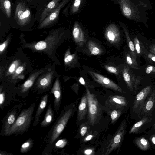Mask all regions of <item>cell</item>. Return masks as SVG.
<instances>
[{
	"label": "cell",
	"instance_id": "6da1fadb",
	"mask_svg": "<svg viewBox=\"0 0 155 155\" xmlns=\"http://www.w3.org/2000/svg\"><path fill=\"white\" fill-rule=\"evenodd\" d=\"M35 106L34 103L21 112L14 124L10 127L7 135L22 132L29 128L33 119L32 114Z\"/></svg>",
	"mask_w": 155,
	"mask_h": 155
},
{
	"label": "cell",
	"instance_id": "7a4b0ae2",
	"mask_svg": "<svg viewBox=\"0 0 155 155\" xmlns=\"http://www.w3.org/2000/svg\"><path fill=\"white\" fill-rule=\"evenodd\" d=\"M86 94L87 98L89 122L91 125L94 126L100 120L102 112V107L94 94L91 93L87 87Z\"/></svg>",
	"mask_w": 155,
	"mask_h": 155
},
{
	"label": "cell",
	"instance_id": "3957f363",
	"mask_svg": "<svg viewBox=\"0 0 155 155\" xmlns=\"http://www.w3.org/2000/svg\"><path fill=\"white\" fill-rule=\"evenodd\" d=\"M128 119V116L125 117L123 118L117 130L108 142L106 147L105 155H108L113 151L116 149L119 150L125 133Z\"/></svg>",
	"mask_w": 155,
	"mask_h": 155
},
{
	"label": "cell",
	"instance_id": "277c9868",
	"mask_svg": "<svg viewBox=\"0 0 155 155\" xmlns=\"http://www.w3.org/2000/svg\"><path fill=\"white\" fill-rule=\"evenodd\" d=\"M123 15L127 18L138 21L140 19L139 12L136 5L130 0H117Z\"/></svg>",
	"mask_w": 155,
	"mask_h": 155
},
{
	"label": "cell",
	"instance_id": "5b68a950",
	"mask_svg": "<svg viewBox=\"0 0 155 155\" xmlns=\"http://www.w3.org/2000/svg\"><path fill=\"white\" fill-rule=\"evenodd\" d=\"M73 107L67 109L60 117L53 130L50 141L53 143L58 137L65 128L73 113Z\"/></svg>",
	"mask_w": 155,
	"mask_h": 155
},
{
	"label": "cell",
	"instance_id": "8992f818",
	"mask_svg": "<svg viewBox=\"0 0 155 155\" xmlns=\"http://www.w3.org/2000/svg\"><path fill=\"white\" fill-rule=\"evenodd\" d=\"M152 86H147L143 89L135 97L133 102L132 109L138 115L141 112L145 101L151 92Z\"/></svg>",
	"mask_w": 155,
	"mask_h": 155
},
{
	"label": "cell",
	"instance_id": "52a82bcc",
	"mask_svg": "<svg viewBox=\"0 0 155 155\" xmlns=\"http://www.w3.org/2000/svg\"><path fill=\"white\" fill-rule=\"evenodd\" d=\"M122 74L127 87L130 91L137 90L141 82V78L137 76L130 70L129 66L125 65L123 69Z\"/></svg>",
	"mask_w": 155,
	"mask_h": 155
},
{
	"label": "cell",
	"instance_id": "ba28073f",
	"mask_svg": "<svg viewBox=\"0 0 155 155\" xmlns=\"http://www.w3.org/2000/svg\"><path fill=\"white\" fill-rule=\"evenodd\" d=\"M89 72L93 78L103 86L120 92L124 93L119 86L109 78L94 71H89Z\"/></svg>",
	"mask_w": 155,
	"mask_h": 155
},
{
	"label": "cell",
	"instance_id": "9c48e42d",
	"mask_svg": "<svg viewBox=\"0 0 155 155\" xmlns=\"http://www.w3.org/2000/svg\"><path fill=\"white\" fill-rule=\"evenodd\" d=\"M30 16V12L29 9L21 2L17 5L15 14V19L20 25H23L26 24Z\"/></svg>",
	"mask_w": 155,
	"mask_h": 155
},
{
	"label": "cell",
	"instance_id": "30bf717a",
	"mask_svg": "<svg viewBox=\"0 0 155 155\" xmlns=\"http://www.w3.org/2000/svg\"><path fill=\"white\" fill-rule=\"evenodd\" d=\"M105 36L107 41L112 44L119 42L120 39V32L117 26L115 24L109 25L106 28Z\"/></svg>",
	"mask_w": 155,
	"mask_h": 155
},
{
	"label": "cell",
	"instance_id": "8fae6325",
	"mask_svg": "<svg viewBox=\"0 0 155 155\" xmlns=\"http://www.w3.org/2000/svg\"><path fill=\"white\" fill-rule=\"evenodd\" d=\"M70 0H63L58 6L50 13L41 23L40 27H43L53 22L58 18L60 12Z\"/></svg>",
	"mask_w": 155,
	"mask_h": 155
},
{
	"label": "cell",
	"instance_id": "7c38bea8",
	"mask_svg": "<svg viewBox=\"0 0 155 155\" xmlns=\"http://www.w3.org/2000/svg\"><path fill=\"white\" fill-rule=\"evenodd\" d=\"M155 105V90H153L147 98L143 109L138 116L140 118L149 113Z\"/></svg>",
	"mask_w": 155,
	"mask_h": 155
},
{
	"label": "cell",
	"instance_id": "4fadbf2b",
	"mask_svg": "<svg viewBox=\"0 0 155 155\" xmlns=\"http://www.w3.org/2000/svg\"><path fill=\"white\" fill-rule=\"evenodd\" d=\"M106 103L110 105L112 108L106 104L105 105L110 107V109L107 110L108 114H110L111 119V124H114L121 114L123 110L124 107L114 104L106 101Z\"/></svg>",
	"mask_w": 155,
	"mask_h": 155
},
{
	"label": "cell",
	"instance_id": "5bb4252c",
	"mask_svg": "<svg viewBox=\"0 0 155 155\" xmlns=\"http://www.w3.org/2000/svg\"><path fill=\"white\" fill-rule=\"evenodd\" d=\"M73 36L75 42L81 46L85 41V36L83 31L77 21L74 23L72 31Z\"/></svg>",
	"mask_w": 155,
	"mask_h": 155
},
{
	"label": "cell",
	"instance_id": "9a60e30c",
	"mask_svg": "<svg viewBox=\"0 0 155 155\" xmlns=\"http://www.w3.org/2000/svg\"><path fill=\"white\" fill-rule=\"evenodd\" d=\"M88 110L87 98L86 94L81 98L78 108L77 120L80 121L84 119Z\"/></svg>",
	"mask_w": 155,
	"mask_h": 155
},
{
	"label": "cell",
	"instance_id": "2e32d148",
	"mask_svg": "<svg viewBox=\"0 0 155 155\" xmlns=\"http://www.w3.org/2000/svg\"><path fill=\"white\" fill-rule=\"evenodd\" d=\"M48 95L46 94L42 98L36 113L34 121L33 124V127L37 125L39 121L41 114L45 109L47 104Z\"/></svg>",
	"mask_w": 155,
	"mask_h": 155
},
{
	"label": "cell",
	"instance_id": "e0dca14e",
	"mask_svg": "<svg viewBox=\"0 0 155 155\" xmlns=\"http://www.w3.org/2000/svg\"><path fill=\"white\" fill-rule=\"evenodd\" d=\"M54 96V107L55 110L57 112L58 110L61 99V89L59 82L56 81L51 90Z\"/></svg>",
	"mask_w": 155,
	"mask_h": 155
},
{
	"label": "cell",
	"instance_id": "ac0fdd59",
	"mask_svg": "<svg viewBox=\"0 0 155 155\" xmlns=\"http://www.w3.org/2000/svg\"><path fill=\"white\" fill-rule=\"evenodd\" d=\"M60 0H52L48 4L41 15L40 18L41 22H42L58 6L59 4L58 3Z\"/></svg>",
	"mask_w": 155,
	"mask_h": 155
},
{
	"label": "cell",
	"instance_id": "d6986e66",
	"mask_svg": "<svg viewBox=\"0 0 155 155\" xmlns=\"http://www.w3.org/2000/svg\"><path fill=\"white\" fill-rule=\"evenodd\" d=\"M106 102L114 104L125 107L128 105V102L124 97L114 95L110 97Z\"/></svg>",
	"mask_w": 155,
	"mask_h": 155
},
{
	"label": "cell",
	"instance_id": "ffe728a7",
	"mask_svg": "<svg viewBox=\"0 0 155 155\" xmlns=\"http://www.w3.org/2000/svg\"><path fill=\"white\" fill-rule=\"evenodd\" d=\"M122 26L125 35L127 43L130 50L131 56L134 61L137 63L136 61L137 54L134 43L131 40L127 29L124 26L122 25Z\"/></svg>",
	"mask_w": 155,
	"mask_h": 155
},
{
	"label": "cell",
	"instance_id": "44dd1931",
	"mask_svg": "<svg viewBox=\"0 0 155 155\" xmlns=\"http://www.w3.org/2000/svg\"><path fill=\"white\" fill-rule=\"evenodd\" d=\"M149 121V118L144 117L139 121L134 124L129 130V134L137 133L143 126Z\"/></svg>",
	"mask_w": 155,
	"mask_h": 155
},
{
	"label": "cell",
	"instance_id": "7402d4cb",
	"mask_svg": "<svg viewBox=\"0 0 155 155\" xmlns=\"http://www.w3.org/2000/svg\"><path fill=\"white\" fill-rule=\"evenodd\" d=\"M53 115L51 105L50 104L48 107L44 118L41 123V126L44 127L49 125L52 120Z\"/></svg>",
	"mask_w": 155,
	"mask_h": 155
},
{
	"label": "cell",
	"instance_id": "603a6c76",
	"mask_svg": "<svg viewBox=\"0 0 155 155\" xmlns=\"http://www.w3.org/2000/svg\"><path fill=\"white\" fill-rule=\"evenodd\" d=\"M15 112L12 111L8 115L4 127V134L7 135L10 127L14 124L15 119Z\"/></svg>",
	"mask_w": 155,
	"mask_h": 155
},
{
	"label": "cell",
	"instance_id": "cb8c5ba5",
	"mask_svg": "<svg viewBox=\"0 0 155 155\" xmlns=\"http://www.w3.org/2000/svg\"><path fill=\"white\" fill-rule=\"evenodd\" d=\"M134 142L136 145L141 150L146 151L150 147L148 141L144 137H139L136 138Z\"/></svg>",
	"mask_w": 155,
	"mask_h": 155
},
{
	"label": "cell",
	"instance_id": "d4e9b609",
	"mask_svg": "<svg viewBox=\"0 0 155 155\" xmlns=\"http://www.w3.org/2000/svg\"><path fill=\"white\" fill-rule=\"evenodd\" d=\"M0 8L2 11L8 18L11 15V7L9 0H0Z\"/></svg>",
	"mask_w": 155,
	"mask_h": 155
},
{
	"label": "cell",
	"instance_id": "484cf974",
	"mask_svg": "<svg viewBox=\"0 0 155 155\" xmlns=\"http://www.w3.org/2000/svg\"><path fill=\"white\" fill-rule=\"evenodd\" d=\"M88 47L91 54L93 55H99L101 54L102 51L100 48L95 42L89 41L88 43Z\"/></svg>",
	"mask_w": 155,
	"mask_h": 155
},
{
	"label": "cell",
	"instance_id": "4316f807",
	"mask_svg": "<svg viewBox=\"0 0 155 155\" xmlns=\"http://www.w3.org/2000/svg\"><path fill=\"white\" fill-rule=\"evenodd\" d=\"M33 142L31 139H28L24 143L21 147L20 151L21 153H25L31 149L33 146Z\"/></svg>",
	"mask_w": 155,
	"mask_h": 155
},
{
	"label": "cell",
	"instance_id": "83f0119b",
	"mask_svg": "<svg viewBox=\"0 0 155 155\" xmlns=\"http://www.w3.org/2000/svg\"><path fill=\"white\" fill-rule=\"evenodd\" d=\"M125 58L126 62L129 67L136 69H140L137 63L134 61L131 56L129 54L126 55Z\"/></svg>",
	"mask_w": 155,
	"mask_h": 155
},
{
	"label": "cell",
	"instance_id": "f1b7e54d",
	"mask_svg": "<svg viewBox=\"0 0 155 155\" xmlns=\"http://www.w3.org/2000/svg\"><path fill=\"white\" fill-rule=\"evenodd\" d=\"M76 58L75 54H70L69 49H68L65 54L64 61L66 64H68L74 62Z\"/></svg>",
	"mask_w": 155,
	"mask_h": 155
},
{
	"label": "cell",
	"instance_id": "f546056e",
	"mask_svg": "<svg viewBox=\"0 0 155 155\" xmlns=\"http://www.w3.org/2000/svg\"><path fill=\"white\" fill-rule=\"evenodd\" d=\"M82 0H74L71 7V13L75 14L78 11Z\"/></svg>",
	"mask_w": 155,
	"mask_h": 155
},
{
	"label": "cell",
	"instance_id": "4dcf8cb0",
	"mask_svg": "<svg viewBox=\"0 0 155 155\" xmlns=\"http://www.w3.org/2000/svg\"><path fill=\"white\" fill-rule=\"evenodd\" d=\"M134 42L137 54H140L141 53V48L140 41L137 37L134 38Z\"/></svg>",
	"mask_w": 155,
	"mask_h": 155
},
{
	"label": "cell",
	"instance_id": "1f68e13d",
	"mask_svg": "<svg viewBox=\"0 0 155 155\" xmlns=\"http://www.w3.org/2000/svg\"><path fill=\"white\" fill-rule=\"evenodd\" d=\"M67 143V140L65 139H62L58 141L55 144V146L58 148H63Z\"/></svg>",
	"mask_w": 155,
	"mask_h": 155
},
{
	"label": "cell",
	"instance_id": "d6a6232c",
	"mask_svg": "<svg viewBox=\"0 0 155 155\" xmlns=\"http://www.w3.org/2000/svg\"><path fill=\"white\" fill-rule=\"evenodd\" d=\"M47 44L45 42L41 41L38 42L35 46V48L38 50H42L45 49Z\"/></svg>",
	"mask_w": 155,
	"mask_h": 155
},
{
	"label": "cell",
	"instance_id": "836d02e7",
	"mask_svg": "<svg viewBox=\"0 0 155 155\" xmlns=\"http://www.w3.org/2000/svg\"><path fill=\"white\" fill-rule=\"evenodd\" d=\"M83 123L80 127V133L82 136H84L87 133L88 130V127L86 124Z\"/></svg>",
	"mask_w": 155,
	"mask_h": 155
},
{
	"label": "cell",
	"instance_id": "e575fe53",
	"mask_svg": "<svg viewBox=\"0 0 155 155\" xmlns=\"http://www.w3.org/2000/svg\"><path fill=\"white\" fill-rule=\"evenodd\" d=\"M33 84V81L30 80H27L24 83L22 89V91L24 92L30 88Z\"/></svg>",
	"mask_w": 155,
	"mask_h": 155
},
{
	"label": "cell",
	"instance_id": "d590c367",
	"mask_svg": "<svg viewBox=\"0 0 155 155\" xmlns=\"http://www.w3.org/2000/svg\"><path fill=\"white\" fill-rule=\"evenodd\" d=\"M105 68L109 72L114 73L117 75H118V72L115 67L111 66L105 65Z\"/></svg>",
	"mask_w": 155,
	"mask_h": 155
},
{
	"label": "cell",
	"instance_id": "8d00e7d4",
	"mask_svg": "<svg viewBox=\"0 0 155 155\" xmlns=\"http://www.w3.org/2000/svg\"><path fill=\"white\" fill-rule=\"evenodd\" d=\"M145 71L147 74L155 73V67L152 65L147 66L145 68Z\"/></svg>",
	"mask_w": 155,
	"mask_h": 155
},
{
	"label": "cell",
	"instance_id": "74e56055",
	"mask_svg": "<svg viewBox=\"0 0 155 155\" xmlns=\"http://www.w3.org/2000/svg\"><path fill=\"white\" fill-rule=\"evenodd\" d=\"M49 80L46 78H44L41 79L40 81V84L42 87H46L48 85Z\"/></svg>",
	"mask_w": 155,
	"mask_h": 155
},
{
	"label": "cell",
	"instance_id": "f35d334b",
	"mask_svg": "<svg viewBox=\"0 0 155 155\" xmlns=\"http://www.w3.org/2000/svg\"><path fill=\"white\" fill-rule=\"evenodd\" d=\"M84 153L85 155H94L95 152L93 148H88L84 150Z\"/></svg>",
	"mask_w": 155,
	"mask_h": 155
},
{
	"label": "cell",
	"instance_id": "ab89813d",
	"mask_svg": "<svg viewBox=\"0 0 155 155\" xmlns=\"http://www.w3.org/2000/svg\"><path fill=\"white\" fill-rule=\"evenodd\" d=\"M5 99V95L3 93H1L0 94V105L1 107L2 106L4 102Z\"/></svg>",
	"mask_w": 155,
	"mask_h": 155
},
{
	"label": "cell",
	"instance_id": "60d3db41",
	"mask_svg": "<svg viewBox=\"0 0 155 155\" xmlns=\"http://www.w3.org/2000/svg\"><path fill=\"white\" fill-rule=\"evenodd\" d=\"M94 135L92 134H89L86 135L84 140V142H87L91 140L94 137Z\"/></svg>",
	"mask_w": 155,
	"mask_h": 155
},
{
	"label": "cell",
	"instance_id": "b9f144b4",
	"mask_svg": "<svg viewBox=\"0 0 155 155\" xmlns=\"http://www.w3.org/2000/svg\"><path fill=\"white\" fill-rule=\"evenodd\" d=\"M147 57L150 60L155 62V55L150 53L148 54Z\"/></svg>",
	"mask_w": 155,
	"mask_h": 155
},
{
	"label": "cell",
	"instance_id": "7bdbcfd3",
	"mask_svg": "<svg viewBox=\"0 0 155 155\" xmlns=\"http://www.w3.org/2000/svg\"><path fill=\"white\" fill-rule=\"evenodd\" d=\"M149 50L150 53L155 55V44L150 46Z\"/></svg>",
	"mask_w": 155,
	"mask_h": 155
},
{
	"label": "cell",
	"instance_id": "ee69618b",
	"mask_svg": "<svg viewBox=\"0 0 155 155\" xmlns=\"http://www.w3.org/2000/svg\"><path fill=\"white\" fill-rule=\"evenodd\" d=\"M24 70V68L23 66H20L15 71V72L17 74H19L21 73Z\"/></svg>",
	"mask_w": 155,
	"mask_h": 155
},
{
	"label": "cell",
	"instance_id": "f6af8a7d",
	"mask_svg": "<svg viewBox=\"0 0 155 155\" xmlns=\"http://www.w3.org/2000/svg\"><path fill=\"white\" fill-rule=\"evenodd\" d=\"M15 65L14 63L12 64L9 68V71L11 73L13 72L15 69Z\"/></svg>",
	"mask_w": 155,
	"mask_h": 155
},
{
	"label": "cell",
	"instance_id": "bcb514c9",
	"mask_svg": "<svg viewBox=\"0 0 155 155\" xmlns=\"http://www.w3.org/2000/svg\"><path fill=\"white\" fill-rule=\"evenodd\" d=\"M150 139L151 142L153 144H155V134L151 135Z\"/></svg>",
	"mask_w": 155,
	"mask_h": 155
},
{
	"label": "cell",
	"instance_id": "7dc6e473",
	"mask_svg": "<svg viewBox=\"0 0 155 155\" xmlns=\"http://www.w3.org/2000/svg\"><path fill=\"white\" fill-rule=\"evenodd\" d=\"M6 46V43L4 42L1 44L0 46V51L1 52L5 48Z\"/></svg>",
	"mask_w": 155,
	"mask_h": 155
},
{
	"label": "cell",
	"instance_id": "c3c4849f",
	"mask_svg": "<svg viewBox=\"0 0 155 155\" xmlns=\"http://www.w3.org/2000/svg\"><path fill=\"white\" fill-rule=\"evenodd\" d=\"M79 82L82 85L84 86L85 85V81L83 78L81 77L79 78Z\"/></svg>",
	"mask_w": 155,
	"mask_h": 155
},
{
	"label": "cell",
	"instance_id": "681fc988",
	"mask_svg": "<svg viewBox=\"0 0 155 155\" xmlns=\"http://www.w3.org/2000/svg\"><path fill=\"white\" fill-rule=\"evenodd\" d=\"M153 128L155 129V124L153 125Z\"/></svg>",
	"mask_w": 155,
	"mask_h": 155
}]
</instances>
